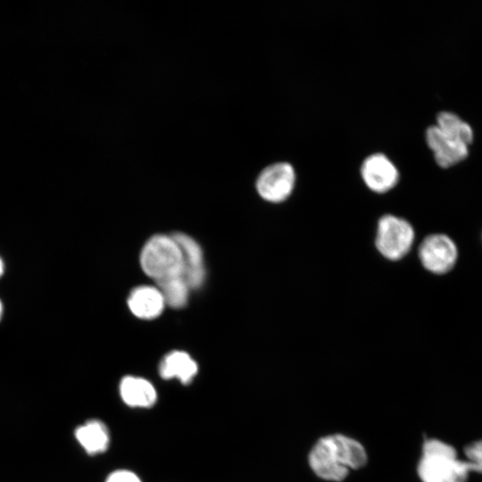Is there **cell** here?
Instances as JSON below:
<instances>
[{
    "label": "cell",
    "instance_id": "obj_1",
    "mask_svg": "<svg viewBox=\"0 0 482 482\" xmlns=\"http://www.w3.org/2000/svg\"><path fill=\"white\" fill-rule=\"evenodd\" d=\"M364 447L356 440L343 435L320 438L309 454V463L322 479L339 482L350 470H358L367 463Z\"/></svg>",
    "mask_w": 482,
    "mask_h": 482
},
{
    "label": "cell",
    "instance_id": "obj_2",
    "mask_svg": "<svg viewBox=\"0 0 482 482\" xmlns=\"http://www.w3.org/2000/svg\"><path fill=\"white\" fill-rule=\"evenodd\" d=\"M467 461L460 460L453 446L438 439L427 440L418 465L422 482H467Z\"/></svg>",
    "mask_w": 482,
    "mask_h": 482
},
{
    "label": "cell",
    "instance_id": "obj_3",
    "mask_svg": "<svg viewBox=\"0 0 482 482\" xmlns=\"http://www.w3.org/2000/svg\"><path fill=\"white\" fill-rule=\"evenodd\" d=\"M139 262L143 271L156 282L182 275V253L172 235L151 237L141 250Z\"/></svg>",
    "mask_w": 482,
    "mask_h": 482
},
{
    "label": "cell",
    "instance_id": "obj_4",
    "mask_svg": "<svg viewBox=\"0 0 482 482\" xmlns=\"http://www.w3.org/2000/svg\"><path fill=\"white\" fill-rule=\"evenodd\" d=\"M414 239V229L407 220L393 214L379 219L375 245L386 259L398 261L403 258L411 249Z\"/></svg>",
    "mask_w": 482,
    "mask_h": 482
},
{
    "label": "cell",
    "instance_id": "obj_5",
    "mask_svg": "<svg viewBox=\"0 0 482 482\" xmlns=\"http://www.w3.org/2000/svg\"><path fill=\"white\" fill-rule=\"evenodd\" d=\"M418 254L422 266L428 271L442 275L455 266L458 248L449 236L435 233L423 239L419 246Z\"/></svg>",
    "mask_w": 482,
    "mask_h": 482
},
{
    "label": "cell",
    "instance_id": "obj_6",
    "mask_svg": "<svg viewBox=\"0 0 482 482\" xmlns=\"http://www.w3.org/2000/svg\"><path fill=\"white\" fill-rule=\"evenodd\" d=\"M295 182L293 166L285 162L272 163L264 168L257 177L256 190L270 203H281L292 194Z\"/></svg>",
    "mask_w": 482,
    "mask_h": 482
},
{
    "label": "cell",
    "instance_id": "obj_7",
    "mask_svg": "<svg viewBox=\"0 0 482 482\" xmlns=\"http://www.w3.org/2000/svg\"><path fill=\"white\" fill-rule=\"evenodd\" d=\"M361 175L365 185L375 193L391 190L399 180V172L395 164L383 154L368 156L361 167Z\"/></svg>",
    "mask_w": 482,
    "mask_h": 482
},
{
    "label": "cell",
    "instance_id": "obj_8",
    "mask_svg": "<svg viewBox=\"0 0 482 482\" xmlns=\"http://www.w3.org/2000/svg\"><path fill=\"white\" fill-rule=\"evenodd\" d=\"M172 236L182 253V277L190 289L199 288L205 279L204 255L200 245L185 233L177 232Z\"/></svg>",
    "mask_w": 482,
    "mask_h": 482
},
{
    "label": "cell",
    "instance_id": "obj_9",
    "mask_svg": "<svg viewBox=\"0 0 482 482\" xmlns=\"http://www.w3.org/2000/svg\"><path fill=\"white\" fill-rule=\"evenodd\" d=\"M426 140L436 163L442 168L460 162L469 153L467 145L444 134L436 125L428 128Z\"/></svg>",
    "mask_w": 482,
    "mask_h": 482
},
{
    "label": "cell",
    "instance_id": "obj_10",
    "mask_svg": "<svg viewBox=\"0 0 482 482\" xmlns=\"http://www.w3.org/2000/svg\"><path fill=\"white\" fill-rule=\"evenodd\" d=\"M131 313L141 320H154L165 308L164 298L157 287L143 285L133 288L127 299Z\"/></svg>",
    "mask_w": 482,
    "mask_h": 482
},
{
    "label": "cell",
    "instance_id": "obj_11",
    "mask_svg": "<svg viewBox=\"0 0 482 482\" xmlns=\"http://www.w3.org/2000/svg\"><path fill=\"white\" fill-rule=\"evenodd\" d=\"M122 402L133 408H150L157 402V391L146 378L128 375L119 384Z\"/></svg>",
    "mask_w": 482,
    "mask_h": 482
},
{
    "label": "cell",
    "instance_id": "obj_12",
    "mask_svg": "<svg viewBox=\"0 0 482 482\" xmlns=\"http://www.w3.org/2000/svg\"><path fill=\"white\" fill-rule=\"evenodd\" d=\"M158 372L163 379H177L183 385H188L197 375L198 365L187 352L173 350L163 356Z\"/></svg>",
    "mask_w": 482,
    "mask_h": 482
},
{
    "label": "cell",
    "instance_id": "obj_13",
    "mask_svg": "<svg viewBox=\"0 0 482 482\" xmlns=\"http://www.w3.org/2000/svg\"><path fill=\"white\" fill-rule=\"evenodd\" d=\"M74 437L80 447L89 455H97L108 449L110 433L100 420L91 419L74 429Z\"/></svg>",
    "mask_w": 482,
    "mask_h": 482
},
{
    "label": "cell",
    "instance_id": "obj_14",
    "mask_svg": "<svg viewBox=\"0 0 482 482\" xmlns=\"http://www.w3.org/2000/svg\"><path fill=\"white\" fill-rule=\"evenodd\" d=\"M166 305L182 308L188 300L190 287L182 277L178 275L156 282Z\"/></svg>",
    "mask_w": 482,
    "mask_h": 482
},
{
    "label": "cell",
    "instance_id": "obj_15",
    "mask_svg": "<svg viewBox=\"0 0 482 482\" xmlns=\"http://www.w3.org/2000/svg\"><path fill=\"white\" fill-rule=\"evenodd\" d=\"M436 126L445 135L469 145L473 139L471 127L456 114L443 112L436 117Z\"/></svg>",
    "mask_w": 482,
    "mask_h": 482
},
{
    "label": "cell",
    "instance_id": "obj_16",
    "mask_svg": "<svg viewBox=\"0 0 482 482\" xmlns=\"http://www.w3.org/2000/svg\"><path fill=\"white\" fill-rule=\"evenodd\" d=\"M470 471L482 474V438L473 441L463 448Z\"/></svg>",
    "mask_w": 482,
    "mask_h": 482
},
{
    "label": "cell",
    "instance_id": "obj_17",
    "mask_svg": "<svg viewBox=\"0 0 482 482\" xmlns=\"http://www.w3.org/2000/svg\"><path fill=\"white\" fill-rule=\"evenodd\" d=\"M105 482H142L140 478L129 470H117L111 472Z\"/></svg>",
    "mask_w": 482,
    "mask_h": 482
},
{
    "label": "cell",
    "instance_id": "obj_18",
    "mask_svg": "<svg viewBox=\"0 0 482 482\" xmlns=\"http://www.w3.org/2000/svg\"><path fill=\"white\" fill-rule=\"evenodd\" d=\"M4 273V263L0 258V277L3 275Z\"/></svg>",
    "mask_w": 482,
    "mask_h": 482
},
{
    "label": "cell",
    "instance_id": "obj_19",
    "mask_svg": "<svg viewBox=\"0 0 482 482\" xmlns=\"http://www.w3.org/2000/svg\"><path fill=\"white\" fill-rule=\"evenodd\" d=\"M2 312H3V305H2V303L0 301V318H1V315H2Z\"/></svg>",
    "mask_w": 482,
    "mask_h": 482
}]
</instances>
